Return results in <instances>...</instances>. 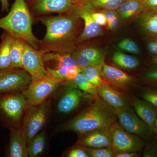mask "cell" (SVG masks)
Wrapping results in <instances>:
<instances>
[{
    "label": "cell",
    "mask_w": 157,
    "mask_h": 157,
    "mask_svg": "<svg viewBox=\"0 0 157 157\" xmlns=\"http://www.w3.org/2000/svg\"><path fill=\"white\" fill-rule=\"evenodd\" d=\"M155 135L157 136V117L155 123Z\"/></svg>",
    "instance_id": "43"
},
{
    "label": "cell",
    "mask_w": 157,
    "mask_h": 157,
    "mask_svg": "<svg viewBox=\"0 0 157 157\" xmlns=\"http://www.w3.org/2000/svg\"><path fill=\"white\" fill-rule=\"evenodd\" d=\"M98 94L106 104L114 109L128 106L123 97L105 81L102 86L98 88Z\"/></svg>",
    "instance_id": "19"
},
{
    "label": "cell",
    "mask_w": 157,
    "mask_h": 157,
    "mask_svg": "<svg viewBox=\"0 0 157 157\" xmlns=\"http://www.w3.org/2000/svg\"><path fill=\"white\" fill-rule=\"evenodd\" d=\"M144 140L137 135L127 132L117 122L113 124L111 148L115 154L141 151L145 145Z\"/></svg>",
    "instance_id": "7"
},
{
    "label": "cell",
    "mask_w": 157,
    "mask_h": 157,
    "mask_svg": "<svg viewBox=\"0 0 157 157\" xmlns=\"http://www.w3.org/2000/svg\"><path fill=\"white\" fill-rule=\"evenodd\" d=\"M2 5V11L3 12L9 11V0H0Z\"/></svg>",
    "instance_id": "42"
},
{
    "label": "cell",
    "mask_w": 157,
    "mask_h": 157,
    "mask_svg": "<svg viewBox=\"0 0 157 157\" xmlns=\"http://www.w3.org/2000/svg\"><path fill=\"white\" fill-rule=\"evenodd\" d=\"M66 156L68 157H89L84 147L78 145L71 149Z\"/></svg>",
    "instance_id": "36"
},
{
    "label": "cell",
    "mask_w": 157,
    "mask_h": 157,
    "mask_svg": "<svg viewBox=\"0 0 157 157\" xmlns=\"http://www.w3.org/2000/svg\"><path fill=\"white\" fill-rule=\"evenodd\" d=\"M32 1H33V0H27V2H30Z\"/></svg>",
    "instance_id": "45"
},
{
    "label": "cell",
    "mask_w": 157,
    "mask_h": 157,
    "mask_svg": "<svg viewBox=\"0 0 157 157\" xmlns=\"http://www.w3.org/2000/svg\"><path fill=\"white\" fill-rule=\"evenodd\" d=\"M89 7L91 10L92 16L95 21L101 26L107 25V20L104 14L101 11L99 12H96L94 11V9H91L90 7Z\"/></svg>",
    "instance_id": "37"
},
{
    "label": "cell",
    "mask_w": 157,
    "mask_h": 157,
    "mask_svg": "<svg viewBox=\"0 0 157 157\" xmlns=\"http://www.w3.org/2000/svg\"><path fill=\"white\" fill-rule=\"evenodd\" d=\"M33 22L30 10L25 0H15L8 14L0 18V29L39 49L40 40L33 33Z\"/></svg>",
    "instance_id": "2"
},
{
    "label": "cell",
    "mask_w": 157,
    "mask_h": 157,
    "mask_svg": "<svg viewBox=\"0 0 157 157\" xmlns=\"http://www.w3.org/2000/svg\"><path fill=\"white\" fill-rule=\"evenodd\" d=\"M118 47L121 49L136 54H138L140 52L138 45L134 41L129 39H122L119 42Z\"/></svg>",
    "instance_id": "33"
},
{
    "label": "cell",
    "mask_w": 157,
    "mask_h": 157,
    "mask_svg": "<svg viewBox=\"0 0 157 157\" xmlns=\"http://www.w3.org/2000/svg\"><path fill=\"white\" fill-rule=\"evenodd\" d=\"M89 157H114L115 154L111 147L91 148L84 147Z\"/></svg>",
    "instance_id": "31"
},
{
    "label": "cell",
    "mask_w": 157,
    "mask_h": 157,
    "mask_svg": "<svg viewBox=\"0 0 157 157\" xmlns=\"http://www.w3.org/2000/svg\"><path fill=\"white\" fill-rule=\"evenodd\" d=\"M9 128L10 138L8 156L28 157V147L25 139L23 136L21 129L16 127H11Z\"/></svg>",
    "instance_id": "18"
},
{
    "label": "cell",
    "mask_w": 157,
    "mask_h": 157,
    "mask_svg": "<svg viewBox=\"0 0 157 157\" xmlns=\"http://www.w3.org/2000/svg\"><path fill=\"white\" fill-rule=\"evenodd\" d=\"M147 9H157V0H145Z\"/></svg>",
    "instance_id": "41"
},
{
    "label": "cell",
    "mask_w": 157,
    "mask_h": 157,
    "mask_svg": "<svg viewBox=\"0 0 157 157\" xmlns=\"http://www.w3.org/2000/svg\"><path fill=\"white\" fill-rule=\"evenodd\" d=\"M45 137L44 132L37 134L33 138L28 147L29 156L31 157L39 156L44 151Z\"/></svg>",
    "instance_id": "28"
},
{
    "label": "cell",
    "mask_w": 157,
    "mask_h": 157,
    "mask_svg": "<svg viewBox=\"0 0 157 157\" xmlns=\"http://www.w3.org/2000/svg\"><path fill=\"white\" fill-rule=\"evenodd\" d=\"M140 23L141 27L147 33L157 37V9L144 10L140 16Z\"/></svg>",
    "instance_id": "21"
},
{
    "label": "cell",
    "mask_w": 157,
    "mask_h": 157,
    "mask_svg": "<svg viewBox=\"0 0 157 157\" xmlns=\"http://www.w3.org/2000/svg\"><path fill=\"white\" fill-rule=\"evenodd\" d=\"M76 2V0H33L29 3L33 14L39 17L67 13L74 8Z\"/></svg>",
    "instance_id": "12"
},
{
    "label": "cell",
    "mask_w": 157,
    "mask_h": 157,
    "mask_svg": "<svg viewBox=\"0 0 157 157\" xmlns=\"http://www.w3.org/2000/svg\"><path fill=\"white\" fill-rule=\"evenodd\" d=\"M76 2H78V1H81V0H76Z\"/></svg>",
    "instance_id": "46"
},
{
    "label": "cell",
    "mask_w": 157,
    "mask_h": 157,
    "mask_svg": "<svg viewBox=\"0 0 157 157\" xmlns=\"http://www.w3.org/2000/svg\"><path fill=\"white\" fill-rule=\"evenodd\" d=\"M140 97L157 108V87L150 86L144 89Z\"/></svg>",
    "instance_id": "32"
},
{
    "label": "cell",
    "mask_w": 157,
    "mask_h": 157,
    "mask_svg": "<svg viewBox=\"0 0 157 157\" xmlns=\"http://www.w3.org/2000/svg\"><path fill=\"white\" fill-rule=\"evenodd\" d=\"M66 80L57 79L50 75L31 81L21 93L25 96L27 108L43 103Z\"/></svg>",
    "instance_id": "4"
},
{
    "label": "cell",
    "mask_w": 157,
    "mask_h": 157,
    "mask_svg": "<svg viewBox=\"0 0 157 157\" xmlns=\"http://www.w3.org/2000/svg\"><path fill=\"white\" fill-rule=\"evenodd\" d=\"M49 104V101H46L39 105L28 107L21 129L28 147L33 138L45 125Z\"/></svg>",
    "instance_id": "5"
},
{
    "label": "cell",
    "mask_w": 157,
    "mask_h": 157,
    "mask_svg": "<svg viewBox=\"0 0 157 157\" xmlns=\"http://www.w3.org/2000/svg\"><path fill=\"white\" fill-rule=\"evenodd\" d=\"M132 104L138 116L149 127L155 135V123L157 117V108L143 99L134 98Z\"/></svg>",
    "instance_id": "17"
},
{
    "label": "cell",
    "mask_w": 157,
    "mask_h": 157,
    "mask_svg": "<svg viewBox=\"0 0 157 157\" xmlns=\"http://www.w3.org/2000/svg\"><path fill=\"white\" fill-rule=\"evenodd\" d=\"M103 66H92L81 69V73L90 82L97 87L103 85L105 81L102 76Z\"/></svg>",
    "instance_id": "27"
},
{
    "label": "cell",
    "mask_w": 157,
    "mask_h": 157,
    "mask_svg": "<svg viewBox=\"0 0 157 157\" xmlns=\"http://www.w3.org/2000/svg\"><path fill=\"white\" fill-rule=\"evenodd\" d=\"M31 81V76L23 69L0 70V96L21 92Z\"/></svg>",
    "instance_id": "8"
},
{
    "label": "cell",
    "mask_w": 157,
    "mask_h": 157,
    "mask_svg": "<svg viewBox=\"0 0 157 157\" xmlns=\"http://www.w3.org/2000/svg\"><path fill=\"white\" fill-rule=\"evenodd\" d=\"M73 52L91 62L95 66H103L104 65V54L97 48L87 46L76 47Z\"/></svg>",
    "instance_id": "22"
},
{
    "label": "cell",
    "mask_w": 157,
    "mask_h": 157,
    "mask_svg": "<svg viewBox=\"0 0 157 157\" xmlns=\"http://www.w3.org/2000/svg\"><path fill=\"white\" fill-rule=\"evenodd\" d=\"M138 152H124L116 154L115 157H137L139 156Z\"/></svg>",
    "instance_id": "40"
},
{
    "label": "cell",
    "mask_w": 157,
    "mask_h": 157,
    "mask_svg": "<svg viewBox=\"0 0 157 157\" xmlns=\"http://www.w3.org/2000/svg\"><path fill=\"white\" fill-rule=\"evenodd\" d=\"M44 52L25 43L23 55V69L32 78V81L49 75L45 68L43 55Z\"/></svg>",
    "instance_id": "11"
},
{
    "label": "cell",
    "mask_w": 157,
    "mask_h": 157,
    "mask_svg": "<svg viewBox=\"0 0 157 157\" xmlns=\"http://www.w3.org/2000/svg\"><path fill=\"white\" fill-rule=\"evenodd\" d=\"M147 9L145 0H125L116 10L121 21H126Z\"/></svg>",
    "instance_id": "20"
},
{
    "label": "cell",
    "mask_w": 157,
    "mask_h": 157,
    "mask_svg": "<svg viewBox=\"0 0 157 157\" xmlns=\"http://www.w3.org/2000/svg\"><path fill=\"white\" fill-rule=\"evenodd\" d=\"M81 69L77 65L70 67L66 76V80H72L76 77L78 73H81Z\"/></svg>",
    "instance_id": "38"
},
{
    "label": "cell",
    "mask_w": 157,
    "mask_h": 157,
    "mask_svg": "<svg viewBox=\"0 0 157 157\" xmlns=\"http://www.w3.org/2000/svg\"><path fill=\"white\" fill-rule=\"evenodd\" d=\"M141 80L144 84L157 87V70L146 71L142 75Z\"/></svg>",
    "instance_id": "34"
},
{
    "label": "cell",
    "mask_w": 157,
    "mask_h": 157,
    "mask_svg": "<svg viewBox=\"0 0 157 157\" xmlns=\"http://www.w3.org/2000/svg\"><path fill=\"white\" fill-rule=\"evenodd\" d=\"M102 76L104 81L110 86L120 90H126L135 84L136 78L112 66L103 65Z\"/></svg>",
    "instance_id": "15"
},
{
    "label": "cell",
    "mask_w": 157,
    "mask_h": 157,
    "mask_svg": "<svg viewBox=\"0 0 157 157\" xmlns=\"http://www.w3.org/2000/svg\"><path fill=\"white\" fill-rule=\"evenodd\" d=\"M89 96L90 95L78 89L68 87L58 103V110L64 114L73 112L79 106L85 98Z\"/></svg>",
    "instance_id": "16"
},
{
    "label": "cell",
    "mask_w": 157,
    "mask_h": 157,
    "mask_svg": "<svg viewBox=\"0 0 157 157\" xmlns=\"http://www.w3.org/2000/svg\"><path fill=\"white\" fill-rule=\"evenodd\" d=\"M152 61L154 64L156 65L157 66V56H155L153 58Z\"/></svg>",
    "instance_id": "44"
},
{
    "label": "cell",
    "mask_w": 157,
    "mask_h": 157,
    "mask_svg": "<svg viewBox=\"0 0 157 157\" xmlns=\"http://www.w3.org/2000/svg\"><path fill=\"white\" fill-rule=\"evenodd\" d=\"M75 9L79 17L83 20L84 28L78 39V43L104 35L101 26L95 21L91 15V10L85 4L76 2Z\"/></svg>",
    "instance_id": "13"
},
{
    "label": "cell",
    "mask_w": 157,
    "mask_h": 157,
    "mask_svg": "<svg viewBox=\"0 0 157 157\" xmlns=\"http://www.w3.org/2000/svg\"><path fill=\"white\" fill-rule=\"evenodd\" d=\"M64 84L68 87L78 89L90 96L98 95V87L90 82L81 72L78 73L73 79L66 80Z\"/></svg>",
    "instance_id": "24"
},
{
    "label": "cell",
    "mask_w": 157,
    "mask_h": 157,
    "mask_svg": "<svg viewBox=\"0 0 157 157\" xmlns=\"http://www.w3.org/2000/svg\"><path fill=\"white\" fill-rule=\"evenodd\" d=\"M103 101H98L86 108L64 125V128L80 135L109 126L117 120L113 108Z\"/></svg>",
    "instance_id": "3"
},
{
    "label": "cell",
    "mask_w": 157,
    "mask_h": 157,
    "mask_svg": "<svg viewBox=\"0 0 157 157\" xmlns=\"http://www.w3.org/2000/svg\"><path fill=\"white\" fill-rule=\"evenodd\" d=\"M113 124L82 135L78 145L91 148L111 147Z\"/></svg>",
    "instance_id": "14"
},
{
    "label": "cell",
    "mask_w": 157,
    "mask_h": 157,
    "mask_svg": "<svg viewBox=\"0 0 157 157\" xmlns=\"http://www.w3.org/2000/svg\"><path fill=\"white\" fill-rule=\"evenodd\" d=\"M19 93L0 96V119L9 128L16 127L26 107L25 97Z\"/></svg>",
    "instance_id": "6"
},
{
    "label": "cell",
    "mask_w": 157,
    "mask_h": 157,
    "mask_svg": "<svg viewBox=\"0 0 157 157\" xmlns=\"http://www.w3.org/2000/svg\"><path fill=\"white\" fill-rule=\"evenodd\" d=\"M155 140L144 145V157H157V136L155 135Z\"/></svg>",
    "instance_id": "35"
},
{
    "label": "cell",
    "mask_w": 157,
    "mask_h": 157,
    "mask_svg": "<svg viewBox=\"0 0 157 157\" xmlns=\"http://www.w3.org/2000/svg\"><path fill=\"white\" fill-rule=\"evenodd\" d=\"M25 43L22 39L13 36L10 48L11 68L23 69L22 59Z\"/></svg>",
    "instance_id": "25"
},
{
    "label": "cell",
    "mask_w": 157,
    "mask_h": 157,
    "mask_svg": "<svg viewBox=\"0 0 157 157\" xmlns=\"http://www.w3.org/2000/svg\"><path fill=\"white\" fill-rule=\"evenodd\" d=\"M93 9L116 10L125 0H81Z\"/></svg>",
    "instance_id": "29"
},
{
    "label": "cell",
    "mask_w": 157,
    "mask_h": 157,
    "mask_svg": "<svg viewBox=\"0 0 157 157\" xmlns=\"http://www.w3.org/2000/svg\"><path fill=\"white\" fill-rule=\"evenodd\" d=\"M147 48L151 52L157 55V40H153L149 42Z\"/></svg>",
    "instance_id": "39"
},
{
    "label": "cell",
    "mask_w": 157,
    "mask_h": 157,
    "mask_svg": "<svg viewBox=\"0 0 157 157\" xmlns=\"http://www.w3.org/2000/svg\"><path fill=\"white\" fill-rule=\"evenodd\" d=\"M112 61L118 67L127 70L136 69L139 65L137 59L120 52H116L114 53Z\"/></svg>",
    "instance_id": "26"
},
{
    "label": "cell",
    "mask_w": 157,
    "mask_h": 157,
    "mask_svg": "<svg viewBox=\"0 0 157 157\" xmlns=\"http://www.w3.org/2000/svg\"><path fill=\"white\" fill-rule=\"evenodd\" d=\"M45 68L48 74L57 79L66 80V76L70 67L76 66L72 53L47 52L43 55Z\"/></svg>",
    "instance_id": "10"
},
{
    "label": "cell",
    "mask_w": 157,
    "mask_h": 157,
    "mask_svg": "<svg viewBox=\"0 0 157 157\" xmlns=\"http://www.w3.org/2000/svg\"><path fill=\"white\" fill-rule=\"evenodd\" d=\"M101 11L106 17L108 29L111 31L116 30L120 25L121 20L117 11L115 10L103 9H102Z\"/></svg>",
    "instance_id": "30"
},
{
    "label": "cell",
    "mask_w": 157,
    "mask_h": 157,
    "mask_svg": "<svg viewBox=\"0 0 157 157\" xmlns=\"http://www.w3.org/2000/svg\"><path fill=\"white\" fill-rule=\"evenodd\" d=\"M114 111L119 124L127 132L137 135L144 140L153 135L149 127L128 106L114 109Z\"/></svg>",
    "instance_id": "9"
},
{
    "label": "cell",
    "mask_w": 157,
    "mask_h": 157,
    "mask_svg": "<svg viewBox=\"0 0 157 157\" xmlns=\"http://www.w3.org/2000/svg\"><path fill=\"white\" fill-rule=\"evenodd\" d=\"M75 7L67 13L56 16L44 15L36 17L46 28V34L39 42V49L44 53H72L77 47L78 38L81 33L82 19L78 16Z\"/></svg>",
    "instance_id": "1"
},
{
    "label": "cell",
    "mask_w": 157,
    "mask_h": 157,
    "mask_svg": "<svg viewBox=\"0 0 157 157\" xmlns=\"http://www.w3.org/2000/svg\"><path fill=\"white\" fill-rule=\"evenodd\" d=\"M13 36L4 31L0 42V70L11 67L10 48Z\"/></svg>",
    "instance_id": "23"
}]
</instances>
